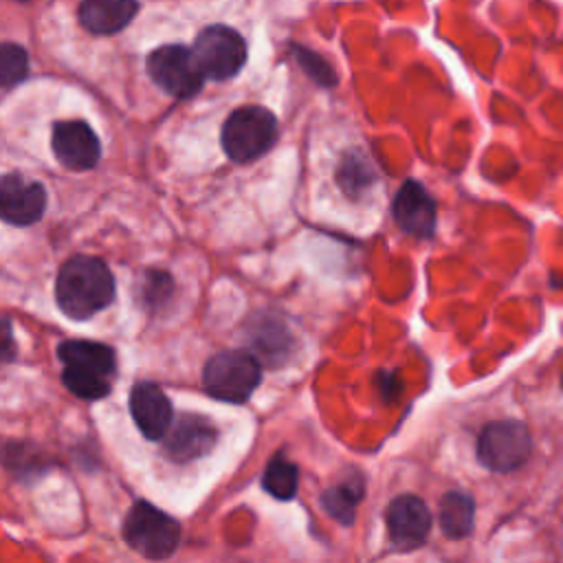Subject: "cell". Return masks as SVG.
Segmentation results:
<instances>
[{"label": "cell", "mask_w": 563, "mask_h": 563, "mask_svg": "<svg viewBox=\"0 0 563 563\" xmlns=\"http://www.w3.org/2000/svg\"><path fill=\"white\" fill-rule=\"evenodd\" d=\"M114 299V277L106 262L92 255H73L55 279V301L59 310L84 321L108 308Z\"/></svg>", "instance_id": "6da1fadb"}, {"label": "cell", "mask_w": 563, "mask_h": 563, "mask_svg": "<svg viewBox=\"0 0 563 563\" xmlns=\"http://www.w3.org/2000/svg\"><path fill=\"white\" fill-rule=\"evenodd\" d=\"M64 387L81 400H99L110 394L117 369L114 350L99 341L70 339L57 345Z\"/></svg>", "instance_id": "7a4b0ae2"}, {"label": "cell", "mask_w": 563, "mask_h": 563, "mask_svg": "<svg viewBox=\"0 0 563 563\" xmlns=\"http://www.w3.org/2000/svg\"><path fill=\"white\" fill-rule=\"evenodd\" d=\"M277 141V119L262 106L233 110L220 132L224 154L235 163H249L266 154Z\"/></svg>", "instance_id": "3957f363"}, {"label": "cell", "mask_w": 563, "mask_h": 563, "mask_svg": "<svg viewBox=\"0 0 563 563\" xmlns=\"http://www.w3.org/2000/svg\"><path fill=\"white\" fill-rule=\"evenodd\" d=\"M121 532L125 543L150 561L169 559L180 541L178 521L150 501H136L128 510Z\"/></svg>", "instance_id": "277c9868"}, {"label": "cell", "mask_w": 563, "mask_h": 563, "mask_svg": "<svg viewBox=\"0 0 563 563\" xmlns=\"http://www.w3.org/2000/svg\"><path fill=\"white\" fill-rule=\"evenodd\" d=\"M262 380L260 361L244 350L213 354L202 369V385L209 396L224 402H244Z\"/></svg>", "instance_id": "5b68a950"}, {"label": "cell", "mask_w": 563, "mask_h": 563, "mask_svg": "<svg viewBox=\"0 0 563 563\" xmlns=\"http://www.w3.org/2000/svg\"><path fill=\"white\" fill-rule=\"evenodd\" d=\"M191 55L202 77L222 81L242 70L246 62V42L235 29L211 24L198 33Z\"/></svg>", "instance_id": "8992f818"}, {"label": "cell", "mask_w": 563, "mask_h": 563, "mask_svg": "<svg viewBox=\"0 0 563 563\" xmlns=\"http://www.w3.org/2000/svg\"><path fill=\"white\" fill-rule=\"evenodd\" d=\"M532 451L530 431L523 422L499 420L482 429L477 438V460L495 473H508L528 462Z\"/></svg>", "instance_id": "52a82bcc"}, {"label": "cell", "mask_w": 563, "mask_h": 563, "mask_svg": "<svg viewBox=\"0 0 563 563\" xmlns=\"http://www.w3.org/2000/svg\"><path fill=\"white\" fill-rule=\"evenodd\" d=\"M147 73L161 90L176 99L194 97L205 81L194 62L191 48L183 44H165L152 51L147 57Z\"/></svg>", "instance_id": "ba28073f"}, {"label": "cell", "mask_w": 563, "mask_h": 563, "mask_svg": "<svg viewBox=\"0 0 563 563\" xmlns=\"http://www.w3.org/2000/svg\"><path fill=\"white\" fill-rule=\"evenodd\" d=\"M385 523L389 543L400 552H409L427 541L431 530V512L420 497L398 495L385 510Z\"/></svg>", "instance_id": "9c48e42d"}, {"label": "cell", "mask_w": 563, "mask_h": 563, "mask_svg": "<svg viewBox=\"0 0 563 563\" xmlns=\"http://www.w3.org/2000/svg\"><path fill=\"white\" fill-rule=\"evenodd\" d=\"M46 211V189L22 174L0 176V220L13 227L35 224Z\"/></svg>", "instance_id": "30bf717a"}, {"label": "cell", "mask_w": 563, "mask_h": 563, "mask_svg": "<svg viewBox=\"0 0 563 563\" xmlns=\"http://www.w3.org/2000/svg\"><path fill=\"white\" fill-rule=\"evenodd\" d=\"M55 158L73 172L92 169L101 158V145L92 128L84 121H57L51 134Z\"/></svg>", "instance_id": "8fae6325"}, {"label": "cell", "mask_w": 563, "mask_h": 563, "mask_svg": "<svg viewBox=\"0 0 563 563\" xmlns=\"http://www.w3.org/2000/svg\"><path fill=\"white\" fill-rule=\"evenodd\" d=\"M391 213L396 224L409 235L431 238L435 233V200L418 180H405L400 185L391 202Z\"/></svg>", "instance_id": "7c38bea8"}, {"label": "cell", "mask_w": 563, "mask_h": 563, "mask_svg": "<svg viewBox=\"0 0 563 563\" xmlns=\"http://www.w3.org/2000/svg\"><path fill=\"white\" fill-rule=\"evenodd\" d=\"M130 413L139 427V431L147 440H163L172 420V402L165 391L150 380H141L130 391Z\"/></svg>", "instance_id": "4fadbf2b"}, {"label": "cell", "mask_w": 563, "mask_h": 563, "mask_svg": "<svg viewBox=\"0 0 563 563\" xmlns=\"http://www.w3.org/2000/svg\"><path fill=\"white\" fill-rule=\"evenodd\" d=\"M216 435L218 433L207 418L185 413L176 420V424L172 420V424L163 438V446H165V453L169 455V460L189 462V460H196V457L209 453L211 446L216 444Z\"/></svg>", "instance_id": "5bb4252c"}, {"label": "cell", "mask_w": 563, "mask_h": 563, "mask_svg": "<svg viewBox=\"0 0 563 563\" xmlns=\"http://www.w3.org/2000/svg\"><path fill=\"white\" fill-rule=\"evenodd\" d=\"M139 11L136 0H81L79 22L95 35H112L125 29Z\"/></svg>", "instance_id": "9a60e30c"}, {"label": "cell", "mask_w": 563, "mask_h": 563, "mask_svg": "<svg viewBox=\"0 0 563 563\" xmlns=\"http://www.w3.org/2000/svg\"><path fill=\"white\" fill-rule=\"evenodd\" d=\"M363 493H365V482H363V475L361 473H354V475H347L343 477L341 482L328 486L319 501H321V508L332 517L336 519L341 526H350L354 521V515H356V506L358 501L363 499Z\"/></svg>", "instance_id": "2e32d148"}, {"label": "cell", "mask_w": 563, "mask_h": 563, "mask_svg": "<svg viewBox=\"0 0 563 563\" xmlns=\"http://www.w3.org/2000/svg\"><path fill=\"white\" fill-rule=\"evenodd\" d=\"M440 528L449 539H464L473 530L475 501L464 490H449L438 504Z\"/></svg>", "instance_id": "e0dca14e"}, {"label": "cell", "mask_w": 563, "mask_h": 563, "mask_svg": "<svg viewBox=\"0 0 563 563\" xmlns=\"http://www.w3.org/2000/svg\"><path fill=\"white\" fill-rule=\"evenodd\" d=\"M299 484V468L284 455L271 457V462L264 468L262 486L268 495L275 499H292Z\"/></svg>", "instance_id": "ac0fdd59"}, {"label": "cell", "mask_w": 563, "mask_h": 563, "mask_svg": "<svg viewBox=\"0 0 563 563\" xmlns=\"http://www.w3.org/2000/svg\"><path fill=\"white\" fill-rule=\"evenodd\" d=\"M29 75V53L13 42H0V88H13Z\"/></svg>", "instance_id": "d6986e66"}, {"label": "cell", "mask_w": 563, "mask_h": 563, "mask_svg": "<svg viewBox=\"0 0 563 563\" xmlns=\"http://www.w3.org/2000/svg\"><path fill=\"white\" fill-rule=\"evenodd\" d=\"M295 57H297V64L306 70V75H310V79H314L317 84H321V86L336 84V75H334L332 66L321 55H317L314 51H308L303 46H295Z\"/></svg>", "instance_id": "ffe728a7"}, {"label": "cell", "mask_w": 563, "mask_h": 563, "mask_svg": "<svg viewBox=\"0 0 563 563\" xmlns=\"http://www.w3.org/2000/svg\"><path fill=\"white\" fill-rule=\"evenodd\" d=\"M143 299L150 306H161L169 295H172V277L163 271H150L143 277Z\"/></svg>", "instance_id": "44dd1931"}, {"label": "cell", "mask_w": 563, "mask_h": 563, "mask_svg": "<svg viewBox=\"0 0 563 563\" xmlns=\"http://www.w3.org/2000/svg\"><path fill=\"white\" fill-rule=\"evenodd\" d=\"M341 187L347 191V194H356V189L361 187H367V183H363L358 176H363L365 180H372V174L367 169V163L365 161H358L354 154L347 156V163L341 165Z\"/></svg>", "instance_id": "7402d4cb"}, {"label": "cell", "mask_w": 563, "mask_h": 563, "mask_svg": "<svg viewBox=\"0 0 563 563\" xmlns=\"http://www.w3.org/2000/svg\"><path fill=\"white\" fill-rule=\"evenodd\" d=\"M18 343L13 336V323L7 317H0V365L15 361Z\"/></svg>", "instance_id": "603a6c76"}]
</instances>
